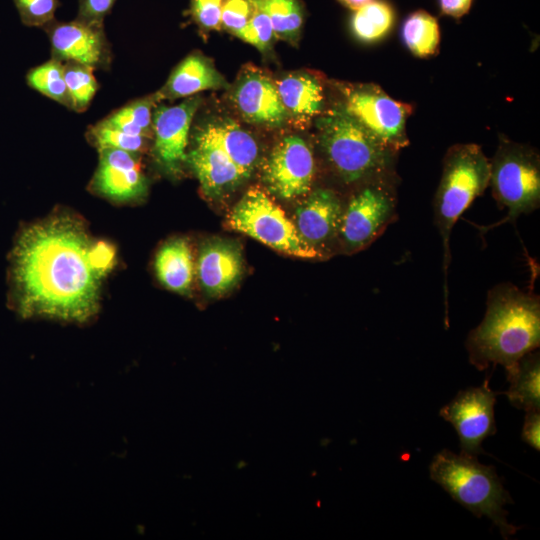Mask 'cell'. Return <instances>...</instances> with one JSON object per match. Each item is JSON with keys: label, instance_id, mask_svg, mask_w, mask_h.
Masks as SVG:
<instances>
[{"label": "cell", "instance_id": "cell-2", "mask_svg": "<svg viewBox=\"0 0 540 540\" xmlns=\"http://www.w3.org/2000/svg\"><path fill=\"white\" fill-rule=\"evenodd\" d=\"M482 322L465 342L470 363L478 370L513 367L540 344V299L512 283H501L487 294Z\"/></svg>", "mask_w": 540, "mask_h": 540}, {"label": "cell", "instance_id": "cell-8", "mask_svg": "<svg viewBox=\"0 0 540 540\" xmlns=\"http://www.w3.org/2000/svg\"><path fill=\"white\" fill-rule=\"evenodd\" d=\"M227 224L277 251L307 259L322 258L301 238L284 211L258 188L244 194L229 213Z\"/></svg>", "mask_w": 540, "mask_h": 540}, {"label": "cell", "instance_id": "cell-37", "mask_svg": "<svg viewBox=\"0 0 540 540\" xmlns=\"http://www.w3.org/2000/svg\"><path fill=\"white\" fill-rule=\"evenodd\" d=\"M369 1L370 0H339L340 3L351 10H357Z\"/></svg>", "mask_w": 540, "mask_h": 540}, {"label": "cell", "instance_id": "cell-3", "mask_svg": "<svg viewBox=\"0 0 540 540\" xmlns=\"http://www.w3.org/2000/svg\"><path fill=\"white\" fill-rule=\"evenodd\" d=\"M318 143L333 174L345 185H360L395 173L397 152L384 146L339 103L319 115Z\"/></svg>", "mask_w": 540, "mask_h": 540}, {"label": "cell", "instance_id": "cell-17", "mask_svg": "<svg viewBox=\"0 0 540 540\" xmlns=\"http://www.w3.org/2000/svg\"><path fill=\"white\" fill-rule=\"evenodd\" d=\"M98 194L115 201H131L147 192V180L137 153L99 148V164L92 179Z\"/></svg>", "mask_w": 540, "mask_h": 540}, {"label": "cell", "instance_id": "cell-33", "mask_svg": "<svg viewBox=\"0 0 540 540\" xmlns=\"http://www.w3.org/2000/svg\"><path fill=\"white\" fill-rule=\"evenodd\" d=\"M225 0H191L190 14L203 30H220L221 13Z\"/></svg>", "mask_w": 540, "mask_h": 540}, {"label": "cell", "instance_id": "cell-10", "mask_svg": "<svg viewBox=\"0 0 540 540\" xmlns=\"http://www.w3.org/2000/svg\"><path fill=\"white\" fill-rule=\"evenodd\" d=\"M315 159L310 145L300 136H287L272 149L262 169V180L273 195L290 200L310 193Z\"/></svg>", "mask_w": 540, "mask_h": 540}, {"label": "cell", "instance_id": "cell-29", "mask_svg": "<svg viewBox=\"0 0 540 540\" xmlns=\"http://www.w3.org/2000/svg\"><path fill=\"white\" fill-rule=\"evenodd\" d=\"M88 139L99 148H115L132 153L142 151L147 139L144 136L126 133L103 120L92 126L87 133Z\"/></svg>", "mask_w": 540, "mask_h": 540}, {"label": "cell", "instance_id": "cell-34", "mask_svg": "<svg viewBox=\"0 0 540 540\" xmlns=\"http://www.w3.org/2000/svg\"><path fill=\"white\" fill-rule=\"evenodd\" d=\"M76 19L88 24L103 26L104 17L110 12L116 0H78Z\"/></svg>", "mask_w": 540, "mask_h": 540}, {"label": "cell", "instance_id": "cell-35", "mask_svg": "<svg viewBox=\"0 0 540 540\" xmlns=\"http://www.w3.org/2000/svg\"><path fill=\"white\" fill-rule=\"evenodd\" d=\"M540 410L526 411L521 438L535 450H540Z\"/></svg>", "mask_w": 540, "mask_h": 540}, {"label": "cell", "instance_id": "cell-23", "mask_svg": "<svg viewBox=\"0 0 540 540\" xmlns=\"http://www.w3.org/2000/svg\"><path fill=\"white\" fill-rule=\"evenodd\" d=\"M351 17V29L354 36L365 43L383 39L392 29L395 11L386 0H370Z\"/></svg>", "mask_w": 540, "mask_h": 540}, {"label": "cell", "instance_id": "cell-20", "mask_svg": "<svg viewBox=\"0 0 540 540\" xmlns=\"http://www.w3.org/2000/svg\"><path fill=\"white\" fill-rule=\"evenodd\" d=\"M275 83L289 116L307 121L322 114L324 87L316 75L298 72L284 76Z\"/></svg>", "mask_w": 540, "mask_h": 540}, {"label": "cell", "instance_id": "cell-21", "mask_svg": "<svg viewBox=\"0 0 540 540\" xmlns=\"http://www.w3.org/2000/svg\"><path fill=\"white\" fill-rule=\"evenodd\" d=\"M158 280L166 288L178 292H189L194 278V261L191 248L184 239H173L165 243L155 259Z\"/></svg>", "mask_w": 540, "mask_h": 540}, {"label": "cell", "instance_id": "cell-36", "mask_svg": "<svg viewBox=\"0 0 540 540\" xmlns=\"http://www.w3.org/2000/svg\"><path fill=\"white\" fill-rule=\"evenodd\" d=\"M473 0H438L442 14L460 18L470 10Z\"/></svg>", "mask_w": 540, "mask_h": 540}, {"label": "cell", "instance_id": "cell-14", "mask_svg": "<svg viewBox=\"0 0 540 540\" xmlns=\"http://www.w3.org/2000/svg\"><path fill=\"white\" fill-rule=\"evenodd\" d=\"M230 92L236 110L249 123L278 128L289 118L276 83L255 66L242 69Z\"/></svg>", "mask_w": 540, "mask_h": 540}, {"label": "cell", "instance_id": "cell-13", "mask_svg": "<svg viewBox=\"0 0 540 540\" xmlns=\"http://www.w3.org/2000/svg\"><path fill=\"white\" fill-rule=\"evenodd\" d=\"M186 164L196 175L205 195L211 198L231 192L249 178L203 124L194 133Z\"/></svg>", "mask_w": 540, "mask_h": 540}, {"label": "cell", "instance_id": "cell-16", "mask_svg": "<svg viewBox=\"0 0 540 540\" xmlns=\"http://www.w3.org/2000/svg\"><path fill=\"white\" fill-rule=\"evenodd\" d=\"M343 201L330 188H317L306 195L295 212V227L301 238L316 249L321 257L330 253L339 242Z\"/></svg>", "mask_w": 540, "mask_h": 540}, {"label": "cell", "instance_id": "cell-9", "mask_svg": "<svg viewBox=\"0 0 540 540\" xmlns=\"http://www.w3.org/2000/svg\"><path fill=\"white\" fill-rule=\"evenodd\" d=\"M339 104L357 119L375 138L392 151L409 145L406 120L412 112L409 104L390 97L375 84H339Z\"/></svg>", "mask_w": 540, "mask_h": 540}, {"label": "cell", "instance_id": "cell-24", "mask_svg": "<svg viewBox=\"0 0 540 540\" xmlns=\"http://www.w3.org/2000/svg\"><path fill=\"white\" fill-rule=\"evenodd\" d=\"M401 36L406 47L415 56H432L437 52L440 43L438 21L425 10L414 11L405 18Z\"/></svg>", "mask_w": 540, "mask_h": 540}, {"label": "cell", "instance_id": "cell-1", "mask_svg": "<svg viewBox=\"0 0 540 540\" xmlns=\"http://www.w3.org/2000/svg\"><path fill=\"white\" fill-rule=\"evenodd\" d=\"M95 243L82 221L70 215H55L24 228L10 260L18 313L73 322L92 318L106 276L95 262Z\"/></svg>", "mask_w": 540, "mask_h": 540}, {"label": "cell", "instance_id": "cell-28", "mask_svg": "<svg viewBox=\"0 0 540 540\" xmlns=\"http://www.w3.org/2000/svg\"><path fill=\"white\" fill-rule=\"evenodd\" d=\"M93 70L92 67L75 61H66L64 64V78L72 109L77 112L87 109L98 89Z\"/></svg>", "mask_w": 540, "mask_h": 540}, {"label": "cell", "instance_id": "cell-7", "mask_svg": "<svg viewBox=\"0 0 540 540\" xmlns=\"http://www.w3.org/2000/svg\"><path fill=\"white\" fill-rule=\"evenodd\" d=\"M396 173L357 186L343 202L339 243L352 253L369 246L397 218Z\"/></svg>", "mask_w": 540, "mask_h": 540}, {"label": "cell", "instance_id": "cell-19", "mask_svg": "<svg viewBox=\"0 0 540 540\" xmlns=\"http://www.w3.org/2000/svg\"><path fill=\"white\" fill-rule=\"evenodd\" d=\"M228 87L211 59L200 52L186 56L171 72L164 86L156 92L159 100H175L196 95L205 90Z\"/></svg>", "mask_w": 540, "mask_h": 540}, {"label": "cell", "instance_id": "cell-5", "mask_svg": "<svg viewBox=\"0 0 540 540\" xmlns=\"http://www.w3.org/2000/svg\"><path fill=\"white\" fill-rule=\"evenodd\" d=\"M429 470L431 479L456 502L478 518L488 517L505 539L516 533L518 527L508 523L504 509L513 500L493 466L478 462L476 456L444 449L434 456Z\"/></svg>", "mask_w": 540, "mask_h": 540}, {"label": "cell", "instance_id": "cell-32", "mask_svg": "<svg viewBox=\"0 0 540 540\" xmlns=\"http://www.w3.org/2000/svg\"><path fill=\"white\" fill-rule=\"evenodd\" d=\"M254 8L253 0H225L221 13V29L239 38L247 27Z\"/></svg>", "mask_w": 540, "mask_h": 540}, {"label": "cell", "instance_id": "cell-11", "mask_svg": "<svg viewBox=\"0 0 540 540\" xmlns=\"http://www.w3.org/2000/svg\"><path fill=\"white\" fill-rule=\"evenodd\" d=\"M488 383L487 379L479 387L460 391L440 410V416L454 426L462 454L477 456L483 453L482 442L497 431L494 418L496 393Z\"/></svg>", "mask_w": 540, "mask_h": 540}, {"label": "cell", "instance_id": "cell-25", "mask_svg": "<svg viewBox=\"0 0 540 540\" xmlns=\"http://www.w3.org/2000/svg\"><path fill=\"white\" fill-rule=\"evenodd\" d=\"M159 101L156 93L151 94L125 105L103 121L126 133L150 138L153 110Z\"/></svg>", "mask_w": 540, "mask_h": 540}, {"label": "cell", "instance_id": "cell-15", "mask_svg": "<svg viewBox=\"0 0 540 540\" xmlns=\"http://www.w3.org/2000/svg\"><path fill=\"white\" fill-rule=\"evenodd\" d=\"M48 34L52 58L75 61L95 68H107L111 53L103 26L78 19L58 22L55 19L43 27Z\"/></svg>", "mask_w": 540, "mask_h": 540}, {"label": "cell", "instance_id": "cell-18", "mask_svg": "<svg viewBox=\"0 0 540 540\" xmlns=\"http://www.w3.org/2000/svg\"><path fill=\"white\" fill-rule=\"evenodd\" d=\"M243 272V259L237 245L215 240L204 245L197 261V275L204 291L219 296L232 289Z\"/></svg>", "mask_w": 540, "mask_h": 540}, {"label": "cell", "instance_id": "cell-31", "mask_svg": "<svg viewBox=\"0 0 540 540\" xmlns=\"http://www.w3.org/2000/svg\"><path fill=\"white\" fill-rule=\"evenodd\" d=\"M22 23L29 27H44L54 20L59 0H13Z\"/></svg>", "mask_w": 540, "mask_h": 540}, {"label": "cell", "instance_id": "cell-12", "mask_svg": "<svg viewBox=\"0 0 540 540\" xmlns=\"http://www.w3.org/2000/svg\"><path fill=\"white\" fill-rule=\"evenodd\" d=\"M201 102L200 96L193 95L177 105H156L153 110V155L167 174L179 175L186 164L189 131Z\"/></svg>", "mask_w": 540, "mask_h": 540}, {"label": "cell", "instance_id": "cell-22", "mask_svg": "<svg viewBox=\"0 0 540 540\" xmlns=\"http://www.w3.org/2000/svg\"><path fill=\"white\" fill-rule=\"evenodd\" d=\"M510 386L504 394L509 402L525 411L540 410V354L533 350L506 370Z\"/></svg>", "mask_w": 540, "mask_h": 540}, {"label": "cell", "instance_id": "cell-30", "mask_svg": "<svg viewBox=\"0 0 540 540\" xmlns=\"http://www.w3.org/2000/svg\"><path fill=\"white\" fill-rule=\"evenodd\" d=\"M255 4L253 15L239 38L253 45L261 52L270 50L276 39L270 18L260 0H253Z\"/></svg>", "mask_w": 540, "mask_h": 540}, {"label": "cell", "instance_id": "cell-26", "mask_svg": "<svg viewBox=\"0 0 540 540\" xmlns=\"http://www.w3.org/2000/svg\"><path fill=\"white\" fill-rule=\"evenodd\" d=\"M266 10L276 39L296 44L300 38L304 10L299 0H260Z\"/></svg>", "mask_w": 540, "mask_h": 540}, {"label": "cell", "instance_id": "cell-6", "mask_svg": "<svg viewBox=\"0 0 540 540\" xmlns=\"http://www.w3.org/2000/svg\"><path fill=\"white\" fill-rule=\"evenodd\" d=\"M489 185L499 207L508 209L507 217L491 227L515 221L540 205V159L537 151L506 138L499 141L490 161Z\"/></svg>", "mask_w": 540, "mask_h": 540}, {"label": "cell", "instance_id": "cell-4", "mask_svg": "<svg viewBox=\"0 0 540 540\" xmlns=\"http://www.w3.org/2000/svg\"><path fill=\"white\" fill-rule=\"evenodd\" d=\"M490 160L476 144L450 147L443 160V170L433 202L434 224L443 246L445 323L448 322L447 274L450 264V236L454 224L474 199L489 185Z\"/></svg>", "mask_w": 540, "mask_h": 540}, {"label": "cell", "instance_id": "cell-27", "mask_svg": "<svg viewBox=\"0 0 540 540\" xmlns=\"http://www.w3.org/2000/svg\"><path fill=\"white\" fill-rule=\"evenodd\" d=\"M27 84L39 93L72 109L71 99L64 78V64L51 58L44 64L29 70Z\"/></svg>", "mask_w": 540, "mask_h": 540}]
</instances>
